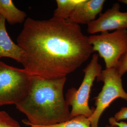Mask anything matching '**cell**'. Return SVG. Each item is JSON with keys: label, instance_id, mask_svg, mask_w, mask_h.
Instances as JSON below:
<instances>
[{"label": "cell", "instance_id": "obj_9", "mask_svg": "<svg viewBox=\"0 0 127 127\" xmlns=\"http://www.w3.org/2000/svg\"><path fill=\"white\" fill-rule=\"evenodd\" d=\"M5 20L0 15V58L8 57L21 63L24 52L9 36L6 28Z\"/></svg>", "mask_w": 127, "mask_h": 127}, {"label": "cell", "instance_id": "obj_6", "mask_svg": "<svg viewBox=\"0 0 127 127\" xmlns=\"http://www.w3.org/2000/svg\"><path fill=\"white\" fill-rule=\"evenodd\" d=\"M88 40L94 52H97L104 60L106 68L115 67L127 50V30L101 32L100 35L90 36Z\"/></svg>", "mask_w": 127, "mask_h": 127}, {"label": "cell", "instance_id": "obj_3", "mask_svg": "<svg viewBox=\"0 0 127 127\" xmlns=\"http://www.w3.org/2000/svg\"><path fill=\"white\" fill-rule=\"evenodd\" d=\"M98 59L97 54L93 55L91 62L83 69L84 77L79 88L70 89L66 94V102L72 107L71 119L78 115H84L89 118L95 111V108H91L89 106V99L94 82L102 70Z\"/></svg>", "mask_w": 127, "mask_h": 127}, {"label": "cell", "instance_id": "obj_2", "mask_svg": "<svg viewBox=\"0 0 127 127\" xmlns=\"http://www.w3.org/2000/svg\"><path fill=\"white\" fill-rule=\"evenodd\" d=\"M66 77L48 79L32 76L29 91L16 104L27 120V126H51L71 119L70 111L63 94Z\"/></svg>", "mask_w": 127, "mask_h": 127}, {"label": "cell", "instance_id": "obj_11", "mask_svg": "<svg viewBox=\"0 0 127 127\" xmlns=\"http://www.w3.org/2000/svg\"><path fill=\"white\" fill-rule=\"evenodd\" d=\"M84 0H57V7L54 11L53 17L68 20L75 11L78 5Z\"/></svg>", "mask_w": 127, "mask_h": 127}, {"label": "cell", "instance_id": "obj_18", "mask_svg": "<svg viewBox=\"0 0 127 127\" xmlns=\"http://www.w3.org/2000/svg\"><path fill=\"white\" fill-rule=\"evenodd\" d=\"M119 1L127 4V0H119Z\"/></svg>", "mask_w": 127, "mask_h": 127}, {"label": "cell", "instance_id": "obj_16", "mask_svg": "<svg viewBox=\"0 0 127 127\" xmlns=\"http://www.w3.org/2000/svg\"><path fill=\"white\" fill-rule=\"evenodd\" d=\"M109 124L117 125L118 127H127V123L123 121L117 122L114 117H111L109 119Z\"/></svg>", "mask_w": 127, "mask_h": 127}, {"label": "cell", "instance_id": "obj_4", "mask_svg": "<svg viewBox=\"0 0 127 127\" xmlns=\"http://www.w3.org/2000/svg\"><path fill=\"white\" fill-rule=\"evenodd\" d=\"M31 76L24 68L0 61V106L16 105L22 100L29 91Z\"/></svg>", "mask_w": 127, "mask_h": 127}, {"label": "cell", "instance_id": "obj_5", "mask_svg": "<svg viewBox=\"0 0 127 127\" xmlns=\"http://www.w3.org/2000/svg\"><path fill=\"white\" fill-rule=\"evenodd\" d=\"M122 76L115 67L102 70L96 78L98 82L103 83L101 91L95 97V111L89 119L91 127H98L101 116L114 100L121 98L127 101V93L123 86Z\"/></svg>", "mask_w": 127, "mask_h": 127}, {"label": "cell", "instance_id": "obj_10", "mask_svg": "<svg viewBox=\"0 0 127 127\" xmlns=\"http://www.w3.org/2000/svg\"><path fill=\"white\" fill-rule=\"evenodd\" d=\"M0 15L10 25L22 23L26 14L15 6L11 0H0Z\"/></svg>", "mask_w": 127, "mask_h": 127}, {"label": "cell", "instance_id": "obj_8", "mask_svg": "<svg viewBox=\"0 0 127 127\" xmlns=\"http://www.w3.org/2000/svg\"><path fill=\"white\" fill-rule=\"evenodd\" d=\"M105 2L104 0H84L66 21L79 25H87L95 20L96 16L101 14Z\"/></svg>", "mask_w": 127, "mask_h": 127}, {"label": "cell", "instance_id": "obj_17", "mask_svg": "<svg viewBox=\"0 0 127 127\" xmlns=\"http://www.w3.org/2000/svg\"><path fill=\"white\" fill-rule=\"evenodd\" d=\"M105 127H118V126H117V125H110L109 124V125H107L105 126Z\"/></svg>", "mask_w": 127, "mask_h": 127}, {"label": "cell", "instance_id": "obj_1", "mask_svg": "<svg viewBox=\"0 0 127 127\" xmlns=\"http://www.w3.org/2000/svg\"><path fill=\"white\" fill-rule=\"evenodd\" d=\"M17 41L24 52V69L31 76L46 79L66 77L94 52L79 25L54 17L27 18Z\"/></svg>", "mask_w": 127, "mask_h": 127}, {"label": "cell", "instance_id": "obj_15", "mask_svg": "<svg viewBox=\"0 0 127 127\" xmlns=\"http://www.w3.org/2000/svg\"><path fill=\"white\" fill-rule=\"evenodd\" d=\"M114 117L117 122L127 119V107L122 108L120 111L115 114Z\"/></svg>", "mask_w": 127, "mask_h": 127}, {"label": "cell", "instance_id": "obj_12", "mask_svg": "<svg viewBox=\"0 0 127 127\" xmlns=\"http://www.w3.org/2000/svg\"><path fill=\"white\" fill-rule=\"evenodd\" d=\"M30 127H91L89 118L84 115H78L70 120L51 126H42L30 125Z\"/></svg>", "mask_w": 127, "mask_h": 127}, {"label": "cell", "instance_id": "obj_13", "mask_svg": "<svg viewBox=\"0 0 127 127\" xmlns=\"http://www.w3.org/2000/svg\"><path fill=\"white\" fill-rule=\"evenodd\" d=\"M0 127H21L17 121L6 112L0 111Z\"/></svg>", "mask_w": 127, "mask_h": 127}, {"label": "cell", "instance_id": "obj_14", "mask_svg": "<svg viewBox=\"0 0 127 127\" xmlns=\"http://www.w3.org/2000/svg\"><path fill=\"white\" fill-rule=\"evenodd\" d=\"M121 76L127 72V50L120 58L115 67Z\"/></svg>", "mask_w": 127, "mask_h": 127}, {"label": "cell", "instance_id": "obj_7", "mask_svg": "<svg viewBox=\"0 0 127 127\" xmlns=\"http://www.w3.org/2000/svg\"><path fill=\"white\" fill-rule=\"evenodd\" d=\"M120 9L119 3L114 4L110 9L101 13L98 18L87 24L88 32L93 34L112 30H127V12H122Z\"/></svg>", "mask_w": 127, "mask_h": 127}]
</instances>
